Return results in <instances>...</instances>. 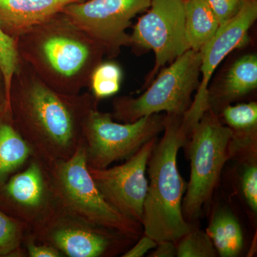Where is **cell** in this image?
<instances>
[{"label": "cell", "instance_id": "obj_1", "mask_svg": "<svg viewBox=\"0 0 257 257\" xmlns=\"http://www.w3.org/2000/svg\"><path fill=\"white\" fill-rule=\"evenodd\" d=\"M91 92L67 95L54 90L20 60L9 92L17 130L44 164L65 160L83 142V124L99 103Z\"/></svg>", "mask_w": 257, "mask_h": 257}, {"label": "cell", "instance_id": "obj_2", "mask_svg": "<svg viewBox=\"0 0 257 257\" xmlns=\"http://www.w3.org/2000/svg\"><path fill=\"white\" fill-rule=\"evenodd\" d=\"M20 60L54 90L76 95L89 87L106 51L62 13L15 39Z\"/></svg>", "mask_w": 257, "mask_h": 257}, {"label": "cell", "instance_id": "obj_3", "mask_svg": "<svg viewBox=\"0 0 257 257\" xmlns=\"http://www.w3.org/2000/svg\"><path fill=\"white\" fill-rule=\"evenodd\" d=\"M163 137L157 141L147 164L148 190L144 204V234L157 241L176 242L194 225L184 219L182 211L187 183L177 167L179 150L192 131L184 114H165Z\"/></svg>", "mask_w": 257, "mask_h": 257}, {"label": "cell", "instance_id": "obj_4", "mask_svg": "<svg viewBox=\"0 0 257 257\" xmlns=\"http://www.w3.org/2000/svg\"><path fill=\"white\" fill-rule=\"evenodd\" d=\"M42 164L56 207L81 220L135 241L143 236L141 223L116 211L101 195L88 170L83 142L70 158Z\"/></svg>", "mask_w": 257, "mask_h": 257}, {"label": "cell", "instance_id": "obj_5", "mask_svg": "<svg viewBox=\"0 0 257 257\" xmlns=\"http://www.w3.org/2000/svg\"><path fill=\"white\" fill-rule=\"evenodd\" d=\"M201 52L187 50L156 77L138 97L122 96L112 101L113 119L132 123L144 116L165 112L182 115L192 104L200 81Z\"/></svg>", "mask_w": 257, "mask_h": 257}, {"label": "cell", "instance_id": "obj_6", "mask_svg": "<svg viewBox=\"0 0 257 257\" xmlns=\"http://www.w3.org/2000/svg\"><path fill=\"white\" fill-rule=\"evenodd\" d=\"M231 132L210 108L193 130L184 145L190 160V178L182 204V214L193 224L202 208L211 200L225 164L229 160L228 147Z\"/></svg>", "mask_w": 257, "mask_h": 257}, {"label": "cell", "instance_id": "obj_7", "mask_svg": "<svg viewBox=\"0 0 257 257\" xmlns=\"http://www.w3.org/2000/svg\"><path fill=\"white\" fill-rule=\"evenodd\" d=\"M98 104L89 111L83 124V143L88 167L104 169L124 160L164 130L165 114L144 116L132 123L114 121Z\"/></svg>", "mask_w": 257, "mask_h": 257}, {"label": "cell", "instance_id": "obj_8", "mask_svg": "<svg viewBox=\"0 0 257 257\" xmlns=\"http://www.w3.org/2000/svg\"><path fill=\"white\" fill-rule=\"evenodd\" d=\"M37 242L50 245L69 257H111L123 254L135 240L81 220L56 207L29 229Z\"/></svg>", "mask_w": 257, "mask_h": 257}, {"label": "cell", "instance_id": "obj_9", "mask_svg": "<svg viewBox=\"0 0 257 257\" xmlns=\"http://www.w3.org/2000/svg\"><path fill=\"white\" fill-rule=\"evenodd\" d=\"M147 10L130 35V47L134 50H152L155 56V65L141 91L166 64L190 50L186 36L184 0H152Z\"/></svg>", "mask_w": 257, "mask_h": 257}, {"label": "cell", "instance_id": "obj_10", "mask_svg": "<svg viewBox=\"0 0 257 257\" xmlns=\"http://www.w3.org/2000/svg\"><path fill=\"white\" fill-rule=\"evenodd\" d=\"M152 0H84L66 7L62 13L106 51V57L119 55L130 47L126 30L132 20L150 8Z\"/></svg>", "mask_w": 257, "mask_h": 257}, {"label": "cell", "instance_id": "obj_11", "mask_svg": "<svg viewBox=\"0 0 257 257\" xmlns=\"http://www.w3.org/2000/svg\"><path fill=\"white\" fill-rule=\"evenodd\" d=\"M157 141L155 138L147 142L121 165L104 169L88 167L106 202L123 215L141 224L148 190L147 164Z\"/></svg>", "mask_w": 257, "mask_h": 257}, {"label": "cell", "instance_id": "obj_12", "mask_svg": "<svg viewBox=\"0 0 257 257\" xmlns=\"http://www.w3.org/2000/svg\"><path fill=\"white\" fill-rule=\"evenodd\" d=\"M257 19L256 0H246L239 13L220 25L214 37L200 51V81L192 104L184 114L189 127L194 130L209 109L208 89L213 74L219 64L233 51L248 42V32Z\"/></svg>", "mask_w": 257, "mask_h": 257}, {"label": "cell", "instance_id": "obj_13", "mask_svg": "<svg viewBox=\"0 0 257 257\" xmlns=\"http://www.w3.org/2000/svg\"><path fill=\"white\" fill-rule=\"evenodd\" d=\"M55 207L43 165L32 157L25 170L12 175L0 188V209L29 229Z\"/></svg>", "mask_w": 257, "mask_h": 257}, {"label": "cell", "instance_id": "obj_14", "mask_svg": "<svg viewBox=\"0 0 257 257\" xmlns=\"http://www.w3.org/2000/svg\"><path fill=\"white\" fill-rule=\"evenodd\" d=\"M84 0H0V28L17 39L55 16L71 4Z\"/></svg>", "mask_w": 257, "mask_h": 257}, {"label": "cell", "instance_id": "obj_15", "mask_svg": "<svg viewBox=\"0 0 257 257\" xmlns=\"http://www.w3.org/2000/svg\"><path fill=\"white\" fill-rule=\"evenodd\" d=\"M256 88L257 55L246 54L231 64L215 89H208L209 108L219 115L225 106L239 100Z\"/></svg>", "mask_w": 257, "mask_h": 257}, {"label": "cell", "instance_id": "obj_16", "mask_svg": "<svg viewBox=\"0 0 257 257\" xmlns=\"http://www.w3.org/2000/svg\"><path fill=\"white\" fill-rule=\"evenodd\" d=\"M221 122L230 128V154L251 156L257 152V103H239L225 106L219 114Z\"/></svg>", "mask_w": 257, "mask_h": 257}, {"label": "cell", "instance_id": "obj_17", "mask_svg": "<svg viewBox=\"0 0 257 257\" xmlns=\"http://www.w3.org/2000/svg\"><path fill=\"white\" fill-rule=\"evenodd\" d=\"M33 157L13 121L10 108L0 115V188Z\"/></svg>", "mask_w": 257, "mask_h": 257}, {"label": "cell", "instance_id": "obj_18", "mask_svg": "<svg viewBox=\"0 0 257 257\" xmlns=\"http://www.w3.org/2000/svg\"><path fill=\"white\" fill-rule=\"evenodd\" d=\"M186 36L190 50L200 52L220 24L207 0H184Z\"/></svg>", "mask_w": 257, "mask_h": 257}, {"label": "cell", "instance_id": "obj_19", "mask_svg": "<svg viewBox=\"0 0 257 257\" xmlns=\"http://www.w3.org/2000/svg\"><path fill=\"white\" fill-rule=\"evenodd\" d=\"M206 232L221 257L239 256L243 247V234L241 225L229 209L221 208L211 216Z\"/></svg>", "mask_w": 257, "mask_h": 257}, {"label": "cell", "instance_id": "obj_20", "mask_svg": "<svg viewBox=\"0 0 257 257\" xmlns=\"http://www.w3.org/2000/svg\"><path fill=\"white\" fill-rule=\"evenodd\" d=\"M123 72L114 61H102L93 71L89 87L98 100L115 95L122 82Z\"/></svg>", "mask_w": 257, "mask_h": 257}, {"label": "cell", "instance_id": "obj_21", "mask_svg": "<svg viewBox=\"0 0 257 257\" xmlns=\"http://www.w3.org/2000/svg\"><path fill=\"white\" fill-rule=\"evenodd\" d=\"M28 225L0 209V257L19 256Z\"/></svg>", "mask_w": 257, "mask_h": 257}, {"label": "cell", "instance_id": "obj_22", "mask_svg": "<svg viewBox=\"0 0 257 257\" xmlns=\"http://www.w3.org/2000/svg\"><path fill=\"white\" fill-rule=\"evenodd\" d=\"M175 244L178 257L218 256L217 251L207 233L194 226L177 240Z\"/></svg>", "mask_w": 257, "mask_h": 257}, {"label": "cell", "instance_id": "obj_23", "mask_svg": "<svg viewBox=\"0 0 257 257\" xmlns=\"http://www.w3.org/2000/svg\"><path fill=\"white\" fill-rule=\"evenodd\" d=\"M16 41L0 28V67L4 72L8 94L13 74L20 64Z\"/></svg>", "mask_w": 257, "mask_h": 257}, {"label": "cell", "instance_id": "obj_24", "mask_svg": "<svg viewBox=\"0 0 257 257\" xmlns=\"http://www.w3.org/2000/svg\"><path fill=\"white\" fill-rule=\"evenodd\" d=\"M241 190L248 207L253 213L257 211V164H245L241 176Z\"/></svg>", "mask_w": 257, "mask_h": 257}, {"label": "cell", "instance_id": "obj_25", "mask_svg": "<svg viewBox=\"0 0 257 257\" xmlns=\"http://www.w3.org/2000/svg\"><path fill=\"white\" fill-rule=\"evenodd\" d=\"M246 0H207L220 25L234 18Z\"/></svg>", "mask_w": 257, "mask_h": 257}, {"label": "cell", "instance_id": "obj_26", "mask_svg": "<svg viewBox=\"0 0 257 257\" xmlns=\"http://www.w3.org/2000/svg\"><path fill=\"white\" fill-rule=\"evenodd\" d=\"M25 240L26 250L28 256L30 257H61L63 256L62 253L58 249L50 246L41 243H37L31 236H27Z\"/></svg>", "mask_w": 257, "mask_h": 257}, {"label": "cell", "instance_id": "obj_27", "mask_svg": "<svg viewBox=\"0 0 257 257\" xmlns=\"http://www.w3.org/2000/svg\"><path fill=\"white\" fill-rule=\"evenodd\" d=\"M135 242L136 243L126 250L121 256L143 257L149 251L156 247L157 244V241L144 234Z\"/></svg>", "mask_w": 257, "mask_h": 257}, {"label": "cell", "instance_id": "obj_28", "mask_svg": "<svg viewBox=\"0 0 257 257\" xmlns=\"http://www.w3.org/2000/svg\"><path fill=\"white\" fill-rule=\"evenodd\" d=\"M150 253V257H175L177 256V248L175 242L172 241H163L157 243L156 247Z\"/></svg>", "mask_w": 257, "mask_h": 257}, {"label": "cell", "instance_id": "obj_29", "mask_svg": "<svg viewBox=\"0 0 257 257\" xmlns=\"http://www.w3.org/2000/svg\"><path fill=\"white\" fill-rule=\"evenodd\" d=\"M10 108L9 94L4 72L0 67V115Z\"/></svg>", "mask_w": 257, "mask_h": 257}]
</instances>
